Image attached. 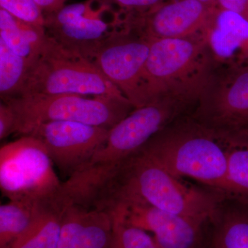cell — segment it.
Wrapping results in <instances>:
<instances>
[{
  "label": "cell",
  "mask_w": 248,
  "mask_h": 248,
  "mask_svg": "<svg viewBox=\"0 0 248 248\" xmlns=\"http://www.w3.org/2000/svg\"><path fill=\"white\" fill-rule=\"evenodd\" d=\"M32 62L14 53L0 39V96L1 102L22 93Z\"/></svg>",
  "instance_id": "cell-20"
},
{
  "label": "cell",
  "mask_w": 248,
  "mask_h": 248,
  "mask_svg": "<svg viewBox=\"0 0 248 248\" xmlns=\"http://www.w3.org/2000/svg\"><path fill=\"white\" fill-rule=\"evenodd\" d=\"M46 38L45 27L24 22L0 9V39L14 53L33 63Z\"/></svg>",
  "instance_id": "cell-16"
},
{
  "label": "cell",
  "mask_w": 248,
  "mask_h": 248,
  "mask_svg": "<svg viewBox=\"0 0 248 248\" xmlns=\"http://www.w3.org/2000/svg\"><path fill=\"white\" fill-rule=\"evenodd\" d=\"M112 232L109 212L69 204L62 214L58 248H108Z\"/></svg>",
  "instance_id": "cell-13"
},
{
  "label": "cell",
  "mask_w": 248,
  "mask_h": 248,
  "mask_svg": "<svg viewBox=\"0 0 248 248\" xmlns=\"http://www.w3.org/2000/svg\"><path fill=\"white\" fill-rule=\"evenodd\" d=\"M1 9L24 22L45 27V16L34 0H0Z\"/></svg>",
  "instance_id": "cell-23"
},
{
  "label": "cell",
  "mask_w": 248,
  "mask_h": 248,
  "mask_svg": "<svg viewBox=\"0 0 248 248\" xmlns=\"http://www.w3.org/2000/svg\"><path fill=\"white\" fill-rule=\"evenodd\" d=\"M181 102L161 98L134 109L109 130L107 141L81 170L99 177L115 169L169 125L179 112Z\"/></svg>",
  "instance_id": "cell-7"
},
{
  "label": "cell",
  "mask_w": 248,
  "mask_h": 248,
  "mask_svg": "<svg viewBox=\"0 0 248 248\" xmlns=\"http://www.w3.org/2000/svg\"><path fill=\"white\" fill-rule=\"evenodd\" d=\"M140 35L149 40L187 38L208 22V6L198 0H179L145 14Z\"/></svg>",
  "instance_id": "cell-12"
},
{
  "label": "cell",
  "mask_w": 248,
  "mask_h": 248,
  "mask_svg": "<svg viewBox=\"0 0 248 248\" xmlns=\"http://www.w3.org/2000/svg\"><path fill=\"white\" fill-rule=\"evenodd\" d=\"M223 10L237 13L248 18V0H218Z\"/></svg>",
  "instance_id": "cell-27"
},
{
  "label": "cell",
  "mask_w": 248,
  "mask_h": 248,
  "mask_svg": "<svg viewBox=\"0 0 248 248\" xmlns=\"http://www.w3.org/2000/svg\"><path fill=\"white\" fill-rule=\"evenodd\" d=\"M63 211L52 200L40 202L35 221L10 248H58Z\"/></svg>",
  "instance_id": "cell-18"
},
{
  "label": "cell",
  "mask_w": 248,
  "mask_h": 248,
  "mask_svg": "<svg viewBox=\"0 0 248 248\" xmlns=\"http://www.w3.org/2000/svg\"></svg>",
  "instance_id": "cell-31"
},
{
  "label": "cell",
  "mask_w": 248,
  "mask_h": 248,
  "mask_svg": "<svg viewBox=\"0 0 248 248\" xmlns=\"http://www.w3.org/2000/svg\"><path fill=\"white\" fill-rule=\"evenodd\" d=\"M209 128L232 126L248 122V67L236 73L200 110Z\"/></svg>",
  "instance_id": "cell-14"
},
{
  "label": "cell",
  "mask_w": 248,
  "mask_h": 248,
  "mask_svg": "<svg viewBox=\"0 0 248 248\" xmlns=\"http://www.w3.org/2000/svg\"><path fill=\"white\" fill-rule=\"evenodd\" d=\"M16 116L14 133L26 136L37 125L74 122L110 130L135 109L124 96L26 94L6 102Z\"/></svg>",
  "instance_id": "cell-3"
},
{
  "label": "cell",
  "mask_w": 248,
  "mask_h": 248,
  "mask_svg": "<svg viewBox=\"0 0 248 248\" xmlns=\"http://www.w3.org/2000/svg\"><path fill=\"white\" fill-rule=\"evenodd\" d=\"M246 123H248V122H246Z\"/></svg>",
  "instance_id": "cell-30"
},
{
  "label": "cell",
  "mask_w": 248,
  "mask_h": 248,
  "mask_svg": "<svg viewBox=\"0 0 248 248\" xmlns=\"http://www.w3.org/2000/svg\"><path fill=\"white\" fill-rule=\"evenodd\" d=\"M150 48L151 40L125 29L103 42L91 59L135 108L148 104L143 77Z\"/></svg>",
  "instance_id": "cell-9"
},
{
  "label": "cell",
  "mask_w": 248,
  "mask_h": 248,
  "mask_svg": "<svg viewBox=\"0 0 248 248\" xmlns=\"http://www.w3.org/2000/svg\"><path fill=\"white\" fill-rule=\"evenodd\" d=\"M109 130L74 122L37 125L28 135L38 139L53 164L68 177L84 168L103 146Z\"/></svg>",
  "instance_id": "cell-10"
},
{
  "label": "cell",
  "mask_w": 248,
  "mask_h": 248,
  "mask_svg": "<svg viewBox=\"0 0 248 248\" xmlns=\"http://www.w3.org/2000/svg\"><path fill=\"white\" fill-rule=\"evenodd\" d=\"M198 1H201V2L203 3L204 4L207 5L208 6V4L209 3L212 2L214 0H198Z\"/></svg>",
  "instance_id": "cell-29"
},
{
  "label": "cell",
  "mask_w": 248,
  "mask_h": 248,
  "mask_svg": "<svg viewBox=\"0 0 248 248\" xmlns=\"http://www.w3.org/2000/svg\"><path fill=\"white\" fill-rule=\"evenodd\" d=\"M42 10L44 15L54 14L64 6L66 0H34Z\"/></svg>",
  "instance_id": "cell-28"
},
{
  "label": "cell",
  "mask_w": 248,
  "mask_h": 248,
  "mask_svg": "<svg viewBox=\"0 0 248 248\" xmlns=\"http://www.w3.org/2000/svg\"><path fill=\"white\" fill-rule=\"evenodd\" d=\"M208 41L219 58L248 59V18L223 10L217 16Z\"/></svg>",
  "instance_id": "cell-15"
},
{
  "label": "cell",
  "mask_w": 248,
  "mask_h": 248,
  "mask_svg": "<svg viewBox=\"0 0 248 248\" xmlns=\"http://www.w3.org/2000/svg\"><path fill=\"white\" fill-rule=\"evenodd\" d=\"M226 197L248 203V149L226 147Z\"/></svg>",
  "instance_id": "cell-21"
},
{
  "label": "cell",
  "mask_w": 248,
  "mask_h": 248,
  "mask_svg": "<svg viewBox=\"0 0 248 248\" xmlns=\"http://www.w3.org/2000/svg\"><path fill=\"white\" fill-rule=\"evenodd\" d=\"M112 232L108 248H159L153 236L138 227L129 224L118 210L110 212Z\"/></svg>",
  "instance_id": "cell-22"
},
{
  "label": "cell",
  "mask_w": 248,
  "mask_h": 248,
  "mask_svg": "<svg viewBox=\"0 0 248 248\" xmlns=\"http://www.w3.org/2000/svg\"><path fill=\"white\" fill-rule=\"evenodd\" d=\"M181 182L140 150L98 183L93 200L110 210L128 202H143L169 213L212 222L221 208L219 196Z\"/></svg>",
  "instance_id": "cell-1"
},
{
  "label": "cell",
  "mask_w": 248,
  "mask_h": 248,
  "mask_svg": "<svg viewBox=\"0 0 248 248\" xmlns=\"http://www.w3.org/2000/svg\"><path fill=\"white\" fill-rule=\"evenodd\" d=\"M53 163L38 139L26 135L0 149V188L9 200L39 202L61 187Z\"/></svg>",
  "instance_id": "cell-6"
},
{
  "label": "cell",
  "mask_w": 248,
  "mask_h": 248,
  "mask_svg": "<svg viewBox=\"0 0 248 248\" xmlns=\"http://www.w3.org/2000/svg\"><path fill=\"white\" fill-rule=\"evenodd\" d=\"M112 5L108 0H88L63 6L45 16L47 35L91 60L103 42L124 29Z\"/></svg>",
  "instance_id": "cell-8"
},
{
  "label": "cell",
  "mask_w": 248,
  "mask_h": 248,
  "mask_svg": "<svg viewBox=\"0 0 248 248\" xmlns=\"http://www.w3.org/2000/svg\"><path fill=\"white\" fill-rule=\"evenodd\" d=\"M123 9L146 10L156 7L162 0H108Z\"/></svg>",
  "instance_id": "cell-26"
},
{
  "label": "cell",
  "mask_w": 248,
  "mask_h": 248,
  "mask_svg": "<svg viewBox=\"0 0 248 248\" xmlns=\"http://www.w3.org/2000/svg\"><path fill=\"white\" fill-rule=\"evenodd\" d=\"M217 138L226 147L248 149V123L213 129Z\"/></svg>",
  "instance_id": "cell-24"
},
{
  "label": "cell",
  "mask_w": 248,
  "mask_h": 248,
  "mask_svg": "<svg viewBox=\"0 0 248 248\" xmlns=\"http://www.w3.org/2000/svg\"><path fill=\"white\" fill-rule=\"evenodd\" d=\"M26 94L125 97L91 60L48 35L19 96Z\"/></svg>",
  "instance_id": "cell-4"
},
{
  "label": "cell",
  "mask_w": 248,
  "mask_h": 248,
  "mask_svg": "<svg viewBox=\"0 0 248 248\" xmlns=\"http://www.w3.org/2000/svg\"><path fill=\"white\" fill-rule=\"evenodd\" d=\"M211 223L210 248H248V203L233 200L226 210L221 207Z\"/></svg>",
  "instance_id": "cell-17"
},
{
  "label": "cell",
  "mask_w": 248,
  "mask_h": 248,
  "mask_svg": "<svg viewBox=\"0 0 248 248\" xmlns=\"http://www.w3.org/2000/svg\"><path fill=\"white\" fill-rule=\"evenodd\" d=\"M40 203L9 200L0 206V248H10L30 228Z\"/></svg>",
  "instance_id": "cell-19"
},
{
  "label": "cell",
  "mask_w": 248,
  "mask_h": 248,
  "mask_svg": "<svg viewBox=\"0 0 248 248\" xmlns=\"http://www.w3.org/2000/svg\"><path fill=\"white\" fill-rule=\"evenodd\" d=\"M203 43L191 37L151 40L143 84L147 104L161 98L182 99L203 84Z\"/></svg>",
  "instance_id": "cell-5"
},
{
  "label": "cell",
  "mask_w": 248,
  "mask_h": 248,
  "mask_svg": "<svg viewBox=\"0 0 248 248\" xmlns=\"http://www.w3.org/2000/svg\"><path fill=\"white\" fill-rule=\"evenodd\" d=\"M16 116L11 108L4 102L0 104V140L14 133Z\"/></svg>",
  "instance_id": "cell-25"
},
{
  "label": "cell",
  "mask_w": 248,
  "mask_h": 248,
  "mask_svg": "<svg viewBox=\"0 0 248 248\" xmlns=\"http://www.w3.org/2000/svg\"><path fill=\"white\" fill-rule=\"evenodd\" d=\"M112 210L120 212L129 224L153 233L159 248H198L202 228L207 223L143 202L119 204Z\"/></svg>",
  "instance_id": "cell-11"
},
{
  "label": "cell",
  "mask_w": 248,
  "mask_h": 248,
  "mask_svg": "<svg viewBox=\"0 0 248 248\" xmlns=\"http://www.w3.org/2000/svg\"><path fill=\"white\" fill-rule=\"evenodd\" d=\"M221 143L203 124H186L167 125L140 150L174 177L192 178L226 195L228 155Z\"/></svg>",
  "instance_id": "cell-2"
}]
</instances>
